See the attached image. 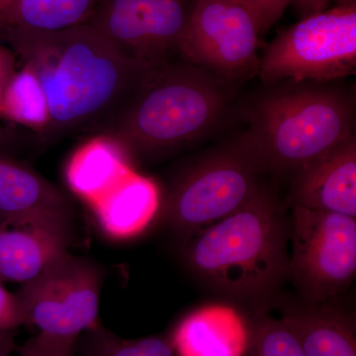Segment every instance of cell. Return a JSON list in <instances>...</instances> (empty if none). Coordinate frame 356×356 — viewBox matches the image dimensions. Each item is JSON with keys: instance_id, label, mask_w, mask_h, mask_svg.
I'll list each match as a JSON object with an SVG mask.
<instances>
[{"instance_id": "7", "label": "cell", "mask_w": 356, "mask_h": 356, "mask_svg": "<svg viewBox=\"0 0 356 356\" xmlns=\"http://www.w3.org/2000/svg\"><path fill=\"white\" fill-rule=\"evenodd\" d=\"M289 277L310 303H325L356 274V218L293 207Z\"/></svg>"}, {"instance_id": "4", "label": "cell", "mask_w": 356, "mask_h": 356, "mask_svg": "<svg viewBox=\"0 0 356 356\" xmlns=\"http://www.w3.org/2000/svg\"><path fill=\"white\" fill-rule=\"evenodd\" d=\"M243 133L267 172L294 173L355 137V98L332 83L269 84L248 108Z\"/></svg>"}, {"instance_id": "8", "label": "cell", "mask_w": 356, "mask_h": 356, "mask_svg": "<svg viewBox=\"0 0 356 356\" xmlns=\"http://www.w3.org/2000/svg\"><path fill=\"white\" fill-rule=\"evenodd\" d=\"M259 36L240 0H192L178 53L185 63L234 84L257 74Z\"/></svg>"}, {"instance_id": "32", "label": "cell", "mask_w": 356, "mask_h": 356, "mask_svg": "<svg viewBox=\"0 0 356 356\" xmlns=\"http://www.w3.org/2000/svg\"><path fill=\"white\" fill-rule=\"evenodd\" d=\"M20 356H22V355H20Z\"/></svg>"}, {"instance_id": "14", "label": "cell", "mask_w": 356, "mask_h": 356, "mask_svg": "<svg viewBox=\"0 0 356 356\" xmlns=\"http://www.w3.org/2000/svg\"><path fill=\"white\" fill-rule=\"evenodd\" d=\"M178 356H243L248 351L247 320L226 305H208L192 312L173 332Z\"/></svg>"}, {"instance_id": "12", "label": "cell", "mask_w": 356, "mask_h": 356, "mask_svg": "<svg viewBox=\"0 0 356 356\" xmlns=\"http://www.w3.org/2000/svg\"><path fill=\"white\" fill-rule=\"evenodd\" d=\"M70 216L72 207L62 191L29 166L0 154V224L70 222Z\"/></svg>"}, {"instance_id": "17", "label": "cell", "mask_w": 356, "mask_h": 356, "mask_svg": "<svg viewBox=\"0 0 356 356\" xmlns=\"http://www.w3.org/2000/svg\"><path fill=\"white\" fill-rule=\"evenodd\" d=\"M280 318L306 356H356L355 323L343 312L325 303H308L288 307Z\"/></svg>"}, {"instance_id": "25", "label": "cell", "mask_w": 356, "mask_h": 356, "mask_svg": "<svg viewBox=\"0 0 356 356\" xmlns=\"http://www.w3.org/2000/svg\"><path fill=\"white\" fill-rule=\"evenodd\" d=\"M16 70V60L13 51L0 46V84L6 88Z\"/></svg>"}, {"instance_id": "3", "label": "cell", "mask_w": 356, "mask_h": 356, "mask_svg": "<svg viewBox=\"0 0 356 356\" xmlns=\"http://www.w3.org/2000/svg\"><path fill=\"white\" fill-rule=\"evenodd\" d=\"M187 241L185 255L192 273L225 296L264 298L289 277L290 222L267 186L240 210Z\"/></svg>"}, {"instance_id": "23", "label": "cell", "mask_w": 356, "mask_h": 356, "mask_svg": "<svg viewBox=\"0 0 356 356\" xmlns=\"http://www.w3.org/2000/svg\"><path fill=\"white\" fill-rule=\"evenodd\" d=\"M250 11L259 31L264 34L282 17L293 0H240Z\"/></svg>"}, {"instance_id": "27", "label": "cell", "mask_w": 356, "mask_h": 356, "mask_svg": "<svg viewBox=\"0 0 356 356\" xmlns=\"http://www.w3.org/2000/svg\"><path fill=\"white\" fill-rule=\"evenodd\" d=\"M17 330L0 332V356H10L15 350Z\"/></svg>"}, {"instance_id": "20", "label": "cell", "mask_w": 356, "mask_h": 356, "mask_svg": "<svg viewBox=\"0 0 356 356\" xmlns=\"http://www.w3.org/2000/svg\"><path fill=\"white\" fill-rule=\"evenodd\" d=\"M79 348L83 356H175L172 343L163 337L122 339L100 324L83 332Z\"/></svg>"}, {"instance_id": "15", "label": "cell", "mask_w": 356, "mask_h": 356, "mask_svg": "<svg viewBox=\"0 0 356 356\" xmlns=\"http://www.w3.org/2000/svg\"><path fill=\"white\" fill-rule=\"evenodd\" d=\"M161 207V191L151 178L135 170L90 206L103 233L125 241L144 233Z\"/></svg>"}, {"instance_id": "30", "label": "cell", "mask_w": 356, "mask_h": 356, "mask_svg": "<svg viewBox=\"0 0 356 356\" xmlns=\"http://www.w3.org/2000/svg\"><path fill=\"white\" fill-rule=\"evenodd\" d=\"M332 1H334L337 3V6H353V4H356V0H332Z\"/></svg>"}, {"instance_id": "18", "label": "cell", "mask_w": 356, "mask_h": 356, "mask_svg": "<svg viewBox=\"0 0 356 356\" xmlns=\"http://www.w3.org/2000/svg\"><path fill=\"white\" fill-rule=\"evenodd\" d=\"M99 0H14L0 19V40L9 44L88 23Z\"/></svg>"}, {"instance_id": "10", "label": "cell", "mask_w": 356, "mask_h": 356, "mask_svg": "<svg viewBox=\"0 0 356 356\" xmlns=\"http://www.w3.org/2000/svg\"><path fill=\"white\" fill-rule=\"evenodd\" d=\"M191 6L189 0H99L86 24L128 57L161 67L178 51Z\"/></svg>"}, {"instance_id": "2", "label": "cell", "mask_w": 356, "mask_h": 356, "mask_svg": "<svg viewBox=\"0 0 356 356\" xmlns=\"http://www.w3.org/2000/svg\"><path fill=\"white\" fill-rule=\"evenodd\" d=\"M234 84L188 63L154 70L104 126L131 159L170 153L203 139L226 117Z\"/></svg>"}, {"instance_id": "11", "label": "cell", "mask_w": 356, "mask_h": 356, "mask_svg": "<svg viewBox=\"0 0 356 356\" xmlns=\"http://www.w3.org/2000/svg\"><path fill=\"white\" fill-rule=\"evenodd\" d=\"M291 207L339 213L356 218V139L300 168L292 175Z\"/></svg>"}, {"instance_id": "28", "label": "cell", "mask_w": 356, "mask_h": 356, "mask_svg": "<svg viewBox=\"0 0 356 356\" xmlns=\"http://www.w3.org/2000/svg\"><path fill=\"white\" fill-rule=\"evenodd\" d=\"M13 133L9 132L7 129L0 127V147L6 146L13 140Z\"/></svg>"}, {"instance_id": "22", "label": "cell", "mask_w": 356, "mask_h": 356, "mask_svg": "<svg viewBox=\"0 0 356 356\" xmlns=\"http://www.w3.org/2000/svg\"><path fill=\"white\" fill-rule=\"evenodd\" d=\"M77 339H65L40 334L21 346L22 356H74Z\"/></svg>"}, {"instance_id": "13", "label": "cell", "mask_w": 356, "mask_h": 356, "mask_svg": "<svg viewBox=\"0 0 356 356\" xmlns=\"http://www.w3.org/2000/svg\"><path fill=\"white\" fill-rule=\"evenodd\" d=\"M70 222L0 224V280L24 284L67 254Z\"/></svg>"}, {"instance_id": "9", "label": "cell", "mask_w": 356, "mask_h": 356, "mask_svg": "<svg viewBox=\"0 0 356 356\" xmlns=\"http://www.w3.org/2000/svg\"><path fill=\"white\" fill-rule=\"evenodd\" d=\"M102 273L67 252L15 293L24 325L40 334L79 339L98 324Z\"/></svg>"}, {"instance_id": "6", "label": "cell", "mask_w": 356, "mask_h": 356, "mask_svg": "<svg viewBox=\"0 0 356 356\" xmlns=\"http://www.w3.org/2000/svg\"><path fill=\"white\" fill-rule=\"evenodd\" d=\"M356 72V4L301 18L266 47L259 60L262 83H332Z\"/></svg>"}, {"instance_id": "1", "label": "cell", "mask_w": 356, "mask_h": 356, "mask_svg": "<svg viewBox=\"0 0 356 356\" xmlns=\"http://www.w3.org/2000/svg\"><path fill=\"white\" fill-rule=\"evenodd\" d=\"M10 46L43 88L50 113L47 137L103 127L159 69L128 57L86 23Z\"/></svg>"}, {"instance_id": "24", "label": "cell", "mask_w": 356, "mask_h": 356, "mask_svg": "<svg viewBox=\"0 0 356 356\" xmlns=\"http://www.w3.org/2000/svg\"><path fill=\"white\" fill-rule=\"evenodd\" d=\"M21 325H24V321L19 301L0 280V332L13 331Z\"/></svg>"}, {"instance_id": "21", "label": "cell", "mask_w": 356, "mask_h": 356, "mask_svg": "<svg viewBox=\"0 0 356 356\" xmlns=\"http://www.w3.org/2000/svg\"><path fill=\"white\" fill-rule=\"evenodd\" d=\"M247 323L250 356H306L298 339L282 318L261 313Z\"/></svg>"}, {"instance_id": "31", "label": "cell", "mask_w": 356, "mask_h": 356, "mask_svg": "<svg viewBox=\"0 0 356 356\" xmlns=\"http://www.w3.org/2000/svg\"><path fill=\"white\" fill-rule=\"evenodd\" d=\"M3 91L4 86L0 84V119L2 118V105H3Z\"/></svg>"}, {"instance_id": "26", "label": "cell", "mask_w": 356, "mask_h": 356, "mask_svg": "<svg viewBox=\"0 0 356 356\" xmlns=\"http://www.w3.org/2000/svg\"><path fill=\"white\" fill-rule=\"evenodd\" d=\"M331 1L332 0H293L292 4L300 18H304L325 10Z\"/></svg>"}, {"instance_id": "29", "label": "cell", "mask_w": 356, "mask_h": 356, "mask_svg": "<svg viewBox=\"0 0 356 356\" xmlns=\"http://www.w3.org/2000/svg\"><path fill=\"white\" fill-rule=\"evenodd\" d=\"M14 0H0V19L13 6Z\"/></svg>"}, {"instance_id": "5", "label": "cell", "mask_w": 356, "mask_h": 356, "mask_svg": "<svg viewBox=\"0 0 356 356\" xmlns=\"http://www.w3.org/2000/svg\"><path fill=\"white\" fill-rule=\"evenodd\" d=\"M266 172L241 134L204 154L178 178L165 201L166 221L189 240L257 197L266 187Z\"/></svg>"}, {"instance_id": "19", "label": "cell", "mask_w": 356, "mask_h": 356, "mask_svg": "<svg viewBox=\"0 0 356 356\" xmlns=\"http://www.w3.org/2000/svg\"><path fill=\"white\" fill-rule=\"evenodd\" d=\"M2 118L41 134L49 127L46 96L38 77L28 65L16 70L4 88Z\"/></svg>"}, {"instance_id": "16", "label": "cell", "mask_w": 356, "mask_h": 356, "mask_svg": "<svg viewBox=\"0 0 356 356\" xmlns=\"http://www.w3.org/2000/svg\"><path fill=\"white\" fill-rule=\"evenodd\" d=\"M133 170L125 149L102 134L77 147L65 165V177L70 191L90 207Z\"/></svg>"}]
</instances>
